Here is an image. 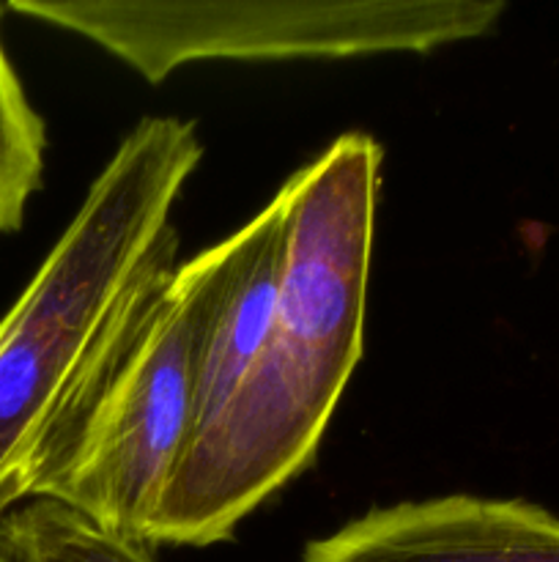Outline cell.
Wrapping results in <instances>:
<instances>
[{
	"instance_id": "6da1fadb",
	"label": "cell",
	"mask_w": 559,
	"mask_h": 562,
	"mask_svg": "<svg viewBox=\"0 0 559 562\" xmlns=\"http://www.w3.org/2000/svg\"><path fill=\"white\" fill-rule=\"evenodd\" d=\"M384 148L345 132L280 190L285 267L277 313L217 420L184 450L148 547H214L316 461L365 351L367 280Z\"/></svg>"
},
{
	"instance_id": "7a4b0ae2",
	"label": "cell",
	"mask_w": 559,
	"mask_h": 562,
	"mask_svg": "<svg viewBox=\"0 0 559 562\" xmlns=\"http://www.w3.org/2000/svg\"><path fill=\"white\" fill-rule=\"evenodd\" d=\"M192 121L140 119L0 318V519L137 307L175 272L173 206L201 165Z\"/></svg>"
},
{
	"instance_id": "3957f363",
	"label": "cell",
	"mask_w": 559,
	"mask_h": 562,
	"mask_svg": "<svg viewBox=\"0 0 559 562\" xmlns=\"http://www.w3.org/2000/svg\"><path fill=\"white\" fill-rule=\"evenodd\" d=\"M233 258L230 234L179 263L137 307L44 448L31 499L64 503L146 543L195 431L203 351Z\"/></svg>"
},
{
	"instance_id": "277c9868",
	"label": "cell",
	"mask_w": 559,
	"mask_h": 562,
	"mask_svg": "<svg viewBox=\"0 0 559 562\" xmlns=\"http://www.w3.org/2000/svg\"><path fill=\"white\" fill-rule=\"evenodd\" d=\"M16 14L91 38L159 82L208 58L431 53L486 36L502 0H14Z\"/></svg>"
},
{
	"instance_id": "5b68a950",
	"label": "cell",
	"mask_w": 559,
	"mask_h": 562,
	"mask_svg": "<svg viewBox=\"0 0 559 562\" xmlns=\"http://www.w3.org/2000/svg\"><path fill=\"white\" fill-rule=\"evenodd\" d=\"M299 562H559V516L526 499L447 494L373 508Z\"/></svg>"
},
{
	"instance_id": "8992f818",
	"label": "cell",
	"mask_w": 559,
	"mask_h": 562,
	"mask_svg": "<svg viewBox=\"0 0 559 562\" xmlns=\"http://www.w3.org/2000/svg\"><path fill=\"white\" fill-rule=\"evenodd\" d=\"M285 223L288 209L283 190H277V195L233 234V269L208 329L190 445L217 420L272 327L283 289Z\"/></svg>"
},
{
	"instance_id": "52a82bcc",
	"label": "cell",
	"mask_w": 559,
	"mask_h": 562,
	"mask_svg": "<svg viewBox=\"0 0 559 562\" xmlns=\"http://www.w3.org/2000/svg\"><path fill=\"white\" fill-rule=\"evenodd\" d=\"M0 562H153L151 547L55 499H27L0 519Z\"/></svg>"
},
{
	"instance_id": "ba28073f",
	"label": "cell",
	"mask_w": 559,
	"mask_h": 562,
	"mask_svg": "<svg viewBox=\"0 0 559 562\" xmlns=\"http://www.w3.org/2000/svg\"><path fill=\"white\" fill-rule=\"evenodd\" d=\"M44 151L47 126L33 110L0 38V236L25 220L27 203L42 187Z\"/></svg>"
}]
</instances>
